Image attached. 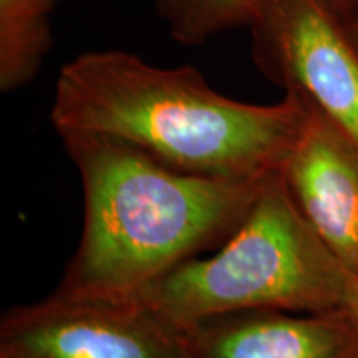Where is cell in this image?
Instances as JSON below:
<instances>
[{
    "label": "cell",
    "instance_id": "1",
    "mask_svg": "<svg viewBox=\"0 0 358 358\" xmlns=\"http://www.w3.org/2000/svg\"><path fill=\"white\" fill-rule=\"evenodd\" d=\"M292 93L254 105L214 90L194 66L163 69L123 50L85 52L60 70L57 133L118 138L181 171L217 178L277 173L308 123Z\"/></svg>",
    "mask_w": 358,
    "mask_h": 358
},
{
    "label": "cell",
    "instance_id": "2",
    "mask_svg": "<svg viewBox=\"0 0 358 358\" xmlns=\"http://www.w3.org/2000/svg\"><path fill=\"white\" fill-rule=\"evenodd\" d=\"M83 186V232L53 294L127 301L178 264L224 243L264 178L181 171L118 138L58 133Z\"/></svg>",
    "mask_w": 358,
    "mask_h": 358
},
{
    "label": "cell",
    "instance_id": "3",
    "mask_svg": "<svg viewBox=\"0 0 358 358\" xmlns=\"http://www.w3.org/2000/svg\"><path fill=\"white\" fill-rule=\"evenodd\" d=\"M350 284L352 275L308 226L280 174L272 173L214 256L178 264L131 299L185 329L257 308L342 310Z\"/></svg>",
    "mask_w": 358,
    "mask_h": 358
},
{
    "label": "cell",
    "instance_id": "4",
    "mask_svg": "<svg viewBox=\"0 0 358 358\" xmlns=\"http://www.w3.org/2000/svg\"><path fill=\"white\" fill-rule=\"evenodd\" d=\"M248 29L264 77L358 145V50L329 0H254Z\"/></svg>",
    "mask_w": 358,
    "mask_h": 358
},
{
    "label": "cell",
    "instance_id": "5",
    "mask_svg": "<svg viewBox=\"0 0 358 358\" xmlns=\"http://www.w3.org/2000/svg\"><path fill=\"white\" fill-rule=\"evenodd\" d=\"M0 358H186L181 330L133 299H69L10 308Z\"/></svg>",
    "mask_w": 358,
    "mask_h": 358
},
{
    "label": "cell",
    "instance_id": "6",
    "mask_svg": "<svg viewBox=\"0 0 358 358\" xmlns=\"http://www.w3.org/2000/svg\"><path fill=\"white\" fill-rule=\"evenodd\" d=\"M279 173L312 231L352 277L358 275V145L320 111Z\"/></svg>",
    "mask_w": 358,
    "mask_h": 358
},
{
    "label": "cell",
    "instance_id": "7",
    "mask_svg": "<svg viewBox=\"0 0 358 358\" xmlns=\"http://www.w3.org/2000/svg\"><path fill=\"white\" fill-rule=\"evenodd\" d=\"M181 330L186 358H358V332L345 310L257 308Z\"/></svg>",
    "mask_w": 358,
    "mask_h": 358
},
{
    "label": "cell",
    "instance_id": "8",
    "mask_svg": "<svg viewBox=\"0 0 358 358\" xmlns=\"http://www.w3.org/2000/svg\"><path fill=\"white\" fill-rule=\"evenodd\" d=\"M60 0H0V90L32 83L52 50V17Z\"/></svg>",
    "mask_w": 358,
    "mask_h": 358
},
{
    "label": "cell",
    "instance_id": "9",
    "mask_svg": "<svg viewBox=\"0 0 358 358\" xmlns=\"http://www.w3.org/2000/svg\"><path fill=\"white\" fill-rule=\"evenodd\" d=\"M153 6L174 42L194 47L248 29L254 0H153Z\"/></svg>",
    "mask_w": 358,
    "mask_h": 358
},
{
    "label": "cell",
    "instance_id": "10",
    "mask_svg": "<svg viewBox=\"0 0 358 358\" xmlns=\"http://www.w3.org/2000/svg\"><path fill=\"white\" fill-rule=\"evenodd\" d=\"M343 310H345L348 319L352 320V324L355 325L358 332V275L352 277V284L350 289H348L347 302L345 306H343Z\"/></svg>",
    "mask_w": 358,
    "mask_h": 358
},
{
    "label": "cell",
    "instance_id": "11",
    "mask_svg": "<svg viewBox=\"0 0 358 358\" xmlns=\"http://www.w3.org/2000/svg\"><path fill=\"white\" fill-rule=\"evenodd\" d=\"M329 3L345 20L350 19L353 13L358 10V0H329Z\"/></svg>",
    "mask_w": 358,
    "mask_h": 358
},
{
    "label": "cell",
    "instance_id": "12",
    "mask_svg": "<svg viewBox=\"0 0 358 358\" xmlns=\"http://www.w3.org/2000/svg\"><path fill=\"white\" fill-rule=\"evenodd\" d=\"M347 30H348V35H350L353 45H355L357 50H358V10L353 13L350 19L347 20Z\"/></svg>",
    "mask_w": 358,
    "mask_h": 358
}]
</instances>
